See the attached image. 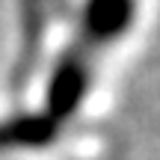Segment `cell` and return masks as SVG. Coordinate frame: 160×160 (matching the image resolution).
I'll use <instances>...</instances> for the list:
<instances>
[{"label":"cell","instance_id":"obj_1","mask_svg":"<svg viewBox=\"0 0 160 160\" xmlns=\"http://www.w3.org/2000/svg\"><path fill=\"white\" fill-rule=\"evenodd\" d=\"M139 18V0H83L74 21V33L48 80L45 107L39 122L57 128L74 122L92 98L107 57L133 33Z\"/></svg>","mask_w":160,"mask_h":160}]
</instances>
